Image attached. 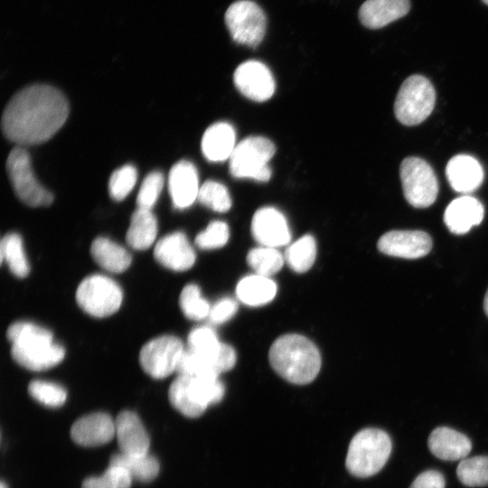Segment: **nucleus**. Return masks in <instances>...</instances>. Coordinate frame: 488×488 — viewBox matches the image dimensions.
Segmentation results:
<instances>
[{"mask_svg":"<svg viewBox=\"0 0 488 488\" xmlns=\"http://www.w3.org/2000/svg\"><path fill=\"white\" fill-rule=\"evenodd\" d=\"M183 352V345L179 338L174 335H162L142 347L139 362L149 376L164 379L177 370Z\"/></svg>","mask_w":488,"mask_h":488,"instance_id":"nucleus-12","label":"nucleus"},{"mask_svg":"<svg viewBox=\"0 0 488 488\" xmlns=\"http://www.w3.org/2000/svg\"><path fill=\"white\" fill-rule=\"evenodd\" d=\"M70 433L71 439L80 446H102L116 435L115 421L108 413L93 412L78 418Z\"/></svg>","mask_w":488,"mask_h":488,"instance_id":"nucleus-17","label":"nucleus"},{"mask_svg":"<svg viewBox=\"0 0 488 488\" xmlns=\"http://www.w3.org/2000/svg\"><path fill=\"white\" fill-rule=\"evenodd\" d=\"M123 294L117 282L103 275L85 277L76 291V301L87 314L106 317L116 313L122 303Z\"/></svg>","mask_w":488,"mask_h":488,"instance_id":"nucleus-9","label":"nucleus"},{"mask_svg":"<svg viewBox=\"0 0 488 488\" xmlns=\"http://www.w3.org/2000/svg\"><path fill=\"white\" fill-rule=\"evenodd\" d=\"M238 310L236 301L225 297L216 302L211 306L209 314L210 320L214 324H222L232 318Z\"/></svg>","mask_w":488,"mask_h":488,"instance_id":"nucleus-42","label":"nucleus"},{"mask_svg":"<svg viewBox=\"0 0 488 488\" xmlns=\"http://www.w3.org/2000/svg\"><path fill=\"white\" fill-rule=\"evenodd\" d=\"M277 294V285L268 277L258 274L244 277L236 286L238 298L249 306H259L272 301Z\"/></svg>","mask_w":488,"mask_h":488,"instance_id":"nucleus-27","label":"nucleus"},{"mask_svg":"<svg viewBox=\"0 0 488 488\" xmlns=\"http://www.w3.org/2000/svg\"><path fill=\"white\" fill-rule=\"evenodd\" d=\"M221 344L217 333L209 326L196 327L188 336V349L200 353H214Z\"/></svg>","mask_w":488,"mask_h":488,"instance_id":"nucleus-40","label":"nucleus"},{"mask_svg":"<svg viewBox=\"0 0 488 488\" xmlns=\"http://www.w3.org/2000/svg\"><path fill=\"white\" fill-rule=\"evenodd\" d=\"M69 115L64 95L49 85H32L18 91L2 116V130L19 145H38L52 138Z\"/></svg>","mask_w":488,"mask_h":488,"instance_id":"nucleus-1","label":"nucleus"},{"mask_svg":"<svg viewBox=\"0 0 488 488\" xmlns=\"http://www.w3.org/2000/svg\"><path fill=\"white\" fill-rule=\"evenodd\" d=\"M285 257L277 248L260 246L248 253L247 262L256 274L270 277L283 267Z\"/></svg>","mask_w":488,"mask_h":488,"instance_id":"nucleus-32","label":"nucleus"},{"mask_svg":"<svg viewBox=\"0 0 488 488\" xmlns=\"http://www.w3.org/2000/svg\"><path fill=\"white\" fill-rule=\"evenodd\" d=\"M28 391L35 400L52 408L63 405L67 398V392L61 385L44 380L31 381Z\"/></svg>","mask_w":488,"mask_h":488,"instance_id":"nucleus-37","label":"nucleus"},{"mask_svg":"<svg viewBox=\"0 0 488 488\" xmlns=\"http://www.w3.org/2000/svg\"><path fill=\"white\" fill-rule=\"evenodd\" d=\"M157 234V221L151 210L137 208L131 216L127 231V244L138 250L148 249Z\"/></svg>","mask_w":488,"mask_h":488,"instance_id":"nucleus-28","label":"nucleus"},{"mask_svg":"<svg viewBox=\"0 0 488 488\" xmlns=\"http://www.w3.org/2000/svg\"><path fill=\"white\" fill-rule=\"evenodd\" d=\"M154 256L158 263L174 271L191 268L196 258L192 247L181 231L170 233L159 239Z\"/></svg>","mask_w":488,"mask_h":488,"instance_id":"nucleus-18","label":"nucleus"},{"mask_svg":"<svg viewBox=\"0 0 488 488\" xmlns=\"http://www.w3.org/2000/svg\"><path fill=\"white\" fill-rule=\"evenodd\" d=\"M485 5H488V0H482Z\"/></svg>","mask_w":488,"mask_h":488,"instance_id":"nucleus-46","label":"nucleus"},{"mask_svg":"<svg viewBox=\"0 0 488 488\" xmlns=\"http://www.w3.org/2000/svg\"><path fill=\"white\" fill-rule=\"evenodd\" d=\"M13 359L30 371H43L59 364L64 358V348L53 342L49 330L29 322L14 323L8 327Z\"/></svg>","mask_w":488,"mask_h":488,"instance_id":"nucleus-2","label":"nucleus"},{"mask_svg":"<svg viewBox=\"0 0 488 488\" xmlns=\"http://www.w3.org/2000/svg\"><path fill=\"white\" fill-rule=\"evenodd\" d=\"M1 261H5L11 272L24 277L30 271L29 264L23 250V239L19 234L11 232L5 234L0 244Z\"/></svg>","mask_w":488,"mask_h":488,"instance_id":"nucleus-30","label":"nucleus"},{"mask_svg":"<svg viewBox=\"0 0 488 488\" xmlns=\"http://www.w3.org/2000/svg\"><path fill=\"white\" fill-rule=\"evenodd\" d=\"M392 444L389 436L378 428H364L351 440L345 465L349 473L366 478L379 473L387 463Z\"/></svg>","mask_w":488,"mask_h":488,"instance_id":"nucleus-5","label":"nucleus"},{"mask_svg":"<svg viewBox=\"0 0 488 488\" xmlns=\"http://www.w3.org/2000/svg\"><path fill=\"white\" fill-rule=\"evenodd\" d=\"M427 446L435 456L445 461L463 460L472 449L465 435L447 427L435 428L428 436Z\"/></svg>","mask_w":488,"mask_h":488,"instance_id":"nucleus-22","label":"nucleus"},{"mask_svg":"<svg viewBox=\"0 0 488 488\" xmlns=\"http://www.w3.org/2000/svg\"><path fill=\"white\" fill-rule=\"evenodd\" d=\"M115 430L121 453L127 455L148 453L149 436L136 413L130 410L119 412L115 420Z\"/></svg>","mask_w":488,"mask_h":488,"instance_id":"nucleus-20","label":"nucleus"},{"mask_svg":"<svg viewBox=\"0 0 488 488\" xmlns=\"http://www.w3.org/2000/svg\"><path fill=\"white\" fill-rule=\"evenodd\" d=\"M268 358L277 374L298 385L313 381L321 368L317 347L306 337L296 333L278 337L269 350Z\"/></svg>","mask_w":488,"mask_h":488,"instance_id":"nucleus-3","label":"nucleus"},{"mask_svg":"<svg viewBox=\"0 0 488 488\" xmlns=\"http://www.w3.org/2000/svg\"><path fill=\"white\" fill-rule=\"evenodd\" d=\"M233 81L243 96L257 102L269 99L276 89L270 70L263 62L254 60L244 61L237 67Z\"/></svg>","mask_w":488,"mask_h":488,"instance_id":"nucleus-14","label":"nucleus"},{"mask_svg":"<svg viewBox=\"0 0 488 488\" xmlns=\"http://www.w3.org/2000/svg\"><path fill=\"white\" fill-rule=\"evenodd\" d=\"M399 175L408 202L416 208L433 204L438 193V182L431 165L419 157H406L400 164Z\"/></svg>","mask_w":488,"mask_h":488,"instance_id":"nucleus-10","label":"nucleus"},{"mask_svg":"<svg viewBox=\"0 0 488 488\" xmlns=\"http://www.w3.org/2000/svg\"><path fill=\"white\" fill-rule=\"evenodd\" d=\"M446 174L451 187L463 193L476 190L483 181V170L480 163L468 155L452 157L446 168Z\"/></svg>","mask_w":488,"mask_h":488,"instance_id":"nucleus-23","label":"nucleus"},{"mask_svg":"<svg viewBox=\"0 0 488 488\" xmlns=\"http://www.w3.org/2000/svg\"><path fill=\"white\" fill-rule=\"evenodd\" d=\"M445 485L446 481L440 472L427 470L418 475L409 488H445Z\"/></svg>","mask_w":488,"mask_h":488,"instance_id":"nucleus-43","label":"nucleus"},{"mask_svg":"<svg viewBox=\"0 0 488 488\" xmlns=\"http://www.w3.org/2000/svg\"><path fill=\"white\" fill-rule=\"evenodd\" d=\"M200 187L197 169L191 162L182 160L173 165L168 176V189L175 208L190 207L197 200Z\"/></svg>","mask_w":488,"mask_h":488,"instance_id":"nucleus-19","label":"nucleus"},{"mask_svg":"<svg viewBox=\"0 0 488 488\" xmlns=\"http://www.w3.org/2000/svg\"><path fill=\"white\" fill-rule=\"evenodd\" d=\"M164 175L160 172H152L144 179L137 197V208L152 210L164 186Z\"/></svg>","mask_w":488,"mask_h":488,"instance_id":"nucleus-41","label":"nucleus"},{"mask_svg":"<svg viewBox=\"0 0 488 488\" xmlns=\"http://www.w3.org/2000/svg\"><path fill=\"white\" fill-rule=\"evenodd\" d=\"M230 230L226 222L213 221L195 239L196 245L202 249H214L223 247L229 240Z\"/></svg>","mask_w":488,"mask_h":488,"instance_id":"nucleus-39","label":"nucleus"},{"mask_svg":"<svg viewBox=\"0 0 488 488\" xmlns=\"http://www.w3.org/2000/svg\"><path fill=\"white\" fill-rule=\"evenodd\" d=\"M225 23L232 40L249 47L258 46L267 29L264 11L251 0H238L225 13Z\"/></svg>","mask_w":488,"mask_h":488,"instance_id":"nucleus-11","label":"nucleus"},{"mask_svg":"<svg viewBox=\"0 0 488 488\" xmlns=\"http://www.w3.org/2000/svg\"><path fill=\"white\" fill-rule=\"evenodd\" d=\"M136 169L132 164H126L115 170L108 182L110 197L115 201L124 200L136 185Z\"/></svg>","mask_w":488,"mask_h":488,"instance_id":"nucleus-38","label":"nucleus"},{"mask_svg":"<svg viewBox=\"0 0 488 488\" xmlns=\"http://www.w3.org/2000/svg\"><path fill=\"white\" fill-rule=\"evenodd\" d=\"M431 248L430 236L421 230H391L383 234L378 241L380 252L403 258H421Z\"/></svg>","mask_w":488,"mask_h":488,"instance_id":"nucleus-15","label":"nucleus"},{"mask_svg":"<svg viewBox=\"0 0 488 488\" xmlns=\"http://www.w3.org/2000/svg\"><path fill=\"white\" fill-rule=\"evenodd\" d=\"M276 152L264 136H249L236 145L230 157V173L235 178L267 182L272 174L268 163Z\"/></svg>","mask_w":488,"mask_h":488,"instance_id":"nucleus-6","label":"nucleus"},{"mask_svg":"<svg viewBox=\"0 0 488 488\" xmlns=\"http://www.w3.org/2000/svg\"><path fill=\"white\" fill-rule=\"evenodd\" d=\"M6 170L15 194L26 205L41 207L52 202V193L35 177L30 155L25 149L17 146L10 152Z\"/></svg>","mask_w":488,"mask_h":488,"instance_id":"nucleus-8","label":"nucleus"},{"mask_svg":"<svg viewBox=\"0 0 488 488\" xmlns=\"http://www.w3.org/2000/svg\"><path fill=\"white\" fill-rule=\"evenodd\" d=\"M316 258V243L312 235H305L293 242L285 252V260L292 270L306 272Z\"/></svg>","mask_w":488,"mask_h":488,"instance_id":"nucleus-31","label":"nucleus"},{"mask_svg":"<svg viewBox=\"0 0 488 488\" xmlns=\"http://www.w3.org/2000/svg\"><path fill=\"white\" fill-rule=\"evenodd\" d=\"M253 238L261 245L277 248L291 239L290 230L284 214L273 207L258 210L251 221Z\"/></svg>","mask_w":488,"mask_h":488,"instance_id":"nucleus-16","label":"nucleus"},{"mask_svg":"<svg viewBox=\"0 0 488 488\" xmlns=\"http://www.w3.org/2000/svg\"><path fill=\"white\" fill-rule=\"evenodd\" d=\"M236 146V133L227 122H218L210 126L202 138V151L211 162L230 159Z\"/></svg>","mask_w":488,"mask_h":488,"instance_id":"nucleus-25","label":"nucleus"},{"mask_svg":"<svg viewBox=\"0 0 488 488\" xmlns=\"http://www.w3.org/2000/svg\"><path fill=\"white\" fill-rule=\"evenodd\" d=\"M236 360L235 350L223 343L218 352L211 354L188 349L184 350L176 371L179 375L219 377L232 369Z\"/></svg>","mask_w":488,"mask_h":488,"instance_id":"nucleus-13","label":"nucleus"},{"mask_svg":"<svg viewBox=\"0 0 488 488\" xmlns=\"http://www.w3.org/2000/svg\"><path fill=\"white\" fill-rule=\"evenodd\" d=\"M197 200L217 212L228 211L232 204L226 186L212 180L206 181L201 185Z\"/></svg>","mask_w":488,"mask_h":488,"instance_id":"nucleus-34","label":"nucleus"},{"mask_svg":"<svg viewBox=\"0 0 488 488\" xmlns=\"http://www.w3.org/2000/svg\"><path fill=\"white\" fill-rule=\"evenodd\" d=\"M132 481L126 469L109 465L101 475L84 479L81 488H130Z\"/></svg>","mask_w":488,"mask_h":488,"instance_id":"nucleus-36","label":"nucleus"},{"mask_svg":"<svg viewBox=\"0 0 488 488\" xmlns=\"http://www.w3.org/2000/svg\"><path fill=\"white\" fill-rule=\"evenodd\" d=\"M0 488H8L7 485L5 483L4 481H1Z\"/></svg>","mask_w":488,"mask_h":488,"instance_id":"nucleus-45","label":"nucleus"},{"mask_svg":"<svg viewBox=\"0 0 488 488\" xmlns=\"http://www.w3.org/2000/svg\"><path fill=\"white\" fill-rule=\"evenodd\" d=\"M435 102L436 91L431 82L422 75H411L399 89L394 113L401 124L416 126L431 114Z\"/></svg>","mask_w":488,"mask_h":488,"instance_id":"nucleus-7","label":"nucleus"},{"mask_svg":"<svg viewBox=\"0 0 488 488\" xmlns=\"http://www.w3.org/2000/svg\"><path fill=\"white\" fill-rule=\"evenodd\" d=\"M484 215L483 204L474 197L464 195L453 200L444 213V221L455 234H465L479 225Z\"/></svg>","mask_w":488,"mask_h":488,"instance_id":"nucleus-21","label":"nucleus"},{"mask_svg":"<svg viewBox=\"0 0 488 488\" xmlns=\"http://www.w3.org/2000/svg\"><path fill=\"white\" fill-rule=\"evenodd\" d=\"M93 259L105 270L121 273L128 268L132 258L126 249L104 237L95 239L90 247Z\"/></svg>","mask_w":488,"mask_h":488,"instance_id":"nucleus-26","label":"nucleus"},{"mask_svg":"<svg viewBox=\"0 0 488 488\" xmlns=\"http://www.w3.org/2000/svg\"><path fill=\"white\" fill-rule=\"evenodd\" d=\"M409 8V0H366L359 19L369 29H380L406 15Z\"/></svg>","mask_w":488,"mask_h":488,"instance_id":"nucleus-24","label":"nucleus"},{"mask_svg":"<svg viewBox=\"0 0 488 488\" xmlns=\"http://www.w3.org/2000/svg\"><path fill=\"white\" fill-rule=\"evenodd\" d=\"M179 303L183 314L191 320L199 321L209 316L211 305L202 296L200 288L195 284L183 287Z\"/></svg>","mask_w":488,"mask_h":488,"instance_id":"nucleus-35","label":"nucleus"},{"mask_svg":"<svg viewBox=\"0 0 488 488\" xmlns=\"http://www.w3.org/2000/svg\"><path fill=\"white\" fill-rule=\"evenodd\" d=\"M456 475L465 486H487L488 456L478 455L461 460L456 468Z\"/></svg>","mask_w":488,"mask_h":488,"instance_id":"nucleus-33","label":"nucleus"},{"mask_svg":"<svg viewBox=\"0 0 488 488\" xmlns=\"http://www.w3.org/2000/svg\"><path fill=\"white\" fill-rule=\"evenodd\" d=\"M483 309H484L486 314L488 315V289L486 291L484 300H483Z\"/></svg>","mask_w":488,"mask_h":488,"instance_id":"nucleus-44","label":"nucleus"},{"mask_svg":"<svg viewBox=\"0 0 488 488\" xmlns=\"http://www.w3.org/2000/svg\"><path fill=\"white\" fill-rule=\"evenodd\" d=\"M225 388L219 377L178 375L171 383L168 398L172 406L188 418H197L220 402Z\"/></svg>","mask_w":488,"mask_h":488,"instance_id":"nucleus-4","label":"nucleus"},{"mask_svg":"<svg viewBox=\"0 0 488 488\" xmlns=\"http://www.w3.org/2000/svg\"><path fill=\"white\" fill-rule=\"evenodd\" d=\"M109 465L123 467L133 479L142 483L153 481L160 469L157 459L149 453L145 455L115 453L110 456Z\"/></svg>","mask_w":488,"mask_h":488,"instance_id":"nucleus-29","label":"nucleus"}]
</instances>
